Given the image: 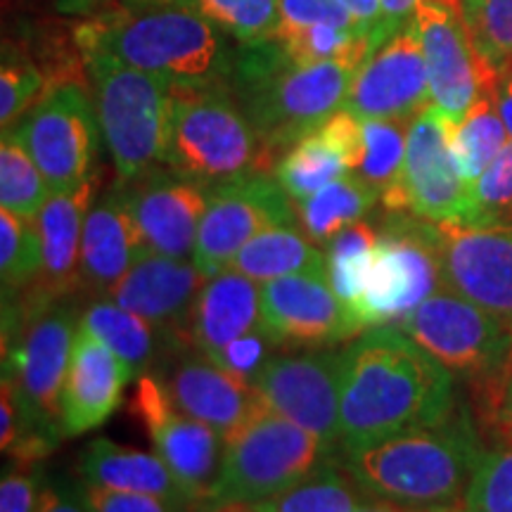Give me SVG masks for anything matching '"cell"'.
<instances>
[{
	"instance_id": "cell-50",
	"label": "cell",
	"mask_w": 512,
	"mask_h": 512,
	"mask_svg": "<svg viewBox=\"0 0 512 512\" xmlns=\"http://www.w3.org/2000/svg\"><path fill=\"white\" fill-rule=\"evenodd\" d=\"M496 427H498V432H501L503 437H508L512 444V361L508 368V377H505L503 401H501V411H498Z\"/></svg>"
},
{
	"instance_id": "cell-16",
	"label": "cell",
	"mask_w": 512,
	"mask_h": 512,
	"mask_svg": "<svg viewBox=\"0 0 512 512\" xmlns=\"http://www.w3.org/2000/svg\"><path fill=\"white\" fill-rule=\"evenodd\" d=\"M261 328L280 349H330L363 332L325 271L261 283Z\"/></svg>"
},
{
	"instance_id": "cell-38",
	"label": "cell",
	"mask_w": 512,
	"mask_h": 512,
	"mask_svg": "<svg viewBox=\"0 0 512 512\" xmlns=\"http://www.w3.org/2000/svg\"><path fill=\"white\" fill-rule=\"evenodd\" d=\"M413 119H363V157L356 174L380 197L399 181L406 162L408 131Z\"/></svg>"
},
{
	"instance_id": "cell-20",
	"label": "cell",
	"mask_w": 512,
	"mask_h": 512,
	"mask_svg": "<svg viewBox=\"0 0 512 512\" xmlns=\"http://www.w3.org/2000/svg\"><path fill=\"white\" fill-rule=\"evenodd\" d=\"M155 375L183 413L214 427L228 439L261 406L252 384L211 361L192 344H183L159 363Z\"/></svg>"
},
{
	"instance_id": "cell-4",
	"label": "cell",
	"mask_w": 512,
	"mask_h": 512,
	"mask_svg": "<svg viewBox=\"0 0 512 512\" xmlns=\"http://www.w3.org/2000/svg\"><path fill=\"white\" fill-rule=\"evenodd\" d=\"M363 62H294L275 43L247 48L235 62L228 86L259 133L268 155L280 152L344 110L351 81Z\"/></svg>"
},
{
	"instance_id": "cell-29",
	"label": "cell",
	"mask_w": 512,
	"mask_h": 512,
	"mask_svg": "<svg viewBox=\"0 0 512 512\" xmlns=\"http://www.w3.org/2000/svg\"><path fill=\"white\" fill-rule=\"evenodd\" d=\"M79 323L91 330L105 347H110L136 380L140 375L152 373L171 351L188 344L185 339L159 330L150 320L105 297L88 304Z\"/></svg>"
},
{
	"instance_id": "cell-25",
	"label": "cell",
	"mask_w": 512,
	"mask_h": 512,
	"mask_svg": "<svg viewBox=\"0 0 512 512\" xmlns=\"http://www.w3.org/2000/svg\"><path fill=\"white\" fill-rule=\"evenodd\" d=\"M150 252L133 219L124 185L102 192L88 211L81 238V290L107 297L114 285Z\"/></svg>"
},
{
	"instance_id": "cell-2",
	"label": "cell",
	"mask_w": 512,
	"mask_h": 512,
	"mask_svg": "<svg viewBox=\"0 0 512 512\" xmlns=\"http://www.w3.org/2000/svg\"><path fill=\"white\" fill-rule=\"evenodd\" d=\"M482 456L475 413L460 401L432 425L335 453L368 496L415 510L463 501Z\"/></svg>"
},
{
	"instance_id": "cell-5",
	"label": "cell",
	"mask_w": 512,
	"mask_h": 512,
	"mask_svg": "<svg viewBox=\"0 0 512 512\" xmlns=\"http://www.w3.org/2000/svg\"><path fill=\"white\" fill-rule=\"evenodd\" d=\"M164 166L204 188L249 174H268L278 162L235 100L228 83L171 86V121Z\"/></svg>"
},
{
	"instance_id": "cell-1",
	"label": "cell",
	"mask_w": 512,
	"mask_h": 512,
	"mask_svg": "<svg viewBox=\"0 0 512 512\" xmlns=\"http://www.w3.org/2000/svg\"><path fill=\"white\" fill-rule=\"evenodd\" d=\"M337 451L432 425L456 406L453 375L396 325L361 332L339 363Z\"/></svg>"
},
{
	"instance_id": "cell-34",
	"label": "cell",
	"mask_w": 512,
	"mask_h": 512,
	"mask_svg": "<svg viewBox=\"0 0 512 512\" xmlns=\"http://www.w3.org/2000/svg\"><path fill=\"white\" fill-rule=\"evenodd\" d=\"M377 240H380L377 223L361 219L332 235L323 247L325 261H328L325 273H328L332 290L349 306V311L363 292V283H366V273Z\"/></svg>"
},
{
	"instance_id": "cell-8",
	"label": "cell",
	"mask_w": 512,
	"mask_h": 512,
	"mask_svg": "<svg viewBox=\"0 0 512 512\" xmlns=\"http://www.w3.org/2000/svg\"><path fill=\"white\" fill-rule=\"evenodd\" d=\"M81 53L91 72L102 140L117 171V183H131L164 166L171 121L169 83L102 50Z\"/></svg>"
},
{
	"instance_id": "cell-27",
	"label": "cell",
	"mask_w": 512,
	"mask_h": 512,
	"mask_svg": "<svg viewBox=\"0 0 512 512\" xmlns=\"http://www.w3.org/2000/svg\"><path fill=\"white\" fill-rule=\"evenodd\" d=\"M261 325V285L226 268L207 280L192 304L185 337L204 356H216L230 342Z\"/></svg>"
},
{
	"instance_id": "cell-49",
	"label": "cell",
	"mask_w": 512,
	"mask_h": 512,
	"mask_svg": "<svg viewBox=\"0 0 512 512\" xmlns=\"http://www.w3.org/2000/svg\"><path fill=\"white\" fill-rule=\"evenodd\" d=\"M496 107L498 114H501L505 128H508L510 138H512V72L501 76L496 88Z\"/></svg>"
},
{
	"instance_id": "cell-52",
	"label": "cell",
	"mask_w": 512,
	"mask_h": 512,
	"mask_svg": "<svg viewBox=\"0 0 512 512\" xmlns=\"http://www.w3.org/2000/svg\"><path fill=\"white\" fill-rule=\"evenodd\" d=\"M202 512H261L259 503H249V501H226V503H216L204 508Z\"/></svg>"
},
{
	"instance_id": "cell-7",
	"label": "cell",
	"mask_w": 512,
	"mask_h": 512,
	"mask_svg": "<svg viewBox=\"0 0 512 512\" xmlns=\"http://www.w3.org/2000/svg\"><path fill=\"white\" fill-rule=\"evenodd\" d=\"M79 311L72 299L22 309L3 299V375L12 377L22 408V432L60 444L62 389L72 361Z\"/></svg>"
},
{
	"instance_id": "cell-23",
	"label": "cell",
	"mask_w": 512,
	"mask_h": 512,
	"mask_svg": "<svg viewBox=\"0 0 512 512\" xmlns=\"http://www.w3.org/2000/svg\"><path fill=\"white\" fill-rule=\"evenodd\" d=\"M207 280L209 275H204L192 259L183 261L147 252L105 299H112L114 304L150 320L159 330L188 342L185 330H188L192 304Z\"/></svg>"
},
{
	"instance_id": "cell-18",
	"label": "cell",
	"mask_w": 512,
	"mask_h": 512,
	"mask_svg": "<svg viewBox=\"0 0 512 512\" xmlns=\"http://www.w3.org/2000/svg\"><path fill=\"white\" fill-rule=\"evenodd\" d=\"M446 290L460 294L512 330V230L434 223Z\"/></svg>"
},
{
	"instance_id": "cell-19",
	"label": "cell",
	"mask_w": 512,
	"mask_h": 512,
	"mask_svg": "<svg viewBox=\"0 0 512 512\" xmlns=\"http://www.w3.org/2000/svg\"><path fill=\"white\" fill-rule=\"evenodd\" d=\"M430 105L425 55L411 22L358 67L344 110L358 119H415Z\"/></svg>"
},
{
	"instance_id": "cell-10",
	"label": "cell",
	"mask_w": 512,
	"mask_h": 512,
	"mask_svg": "<svg viewBox=\"0 0 512 512\" xmlns=\"http://www.w3.org/2000/svg\"><path fill=\"white\" fill-rule=\"evenodd\" d=\"M377 228L380 240L370 259L366 283L358 302L351 306L363 332L396 325L444 287L434 223L408 211H387Z\"/></svg>"
},
{
	"instance_id": "cell-26",
	"label": "cell",
	"mask_w": 512,
	"mask_h": 512,
	"mask_svg": "<svg viewBox=\"0 0 512 512\" xmlns=\"http://www.w3.org/2000/svg\"><path fill=\"white\" fill-rule=\"evenodd\" d=\"M363 157V119L339 110L316 131L294 143L275 166V178L294 204L356 171Z\"/></svg>"
},
{
	"instance_id": "cell-43",
	"label": "cell",
	"mask_w": 512,
	"mask_h": 512,
	"mask_svg": "<svg viewBox=\"0 0 512 512\" xmlns=\"http://www.w3.org/2000/svg\"><path fill=\"white\" fill-rule=\"evenodd\" d=\"M83 496L91 512H202L188 503L169 501L162 496L102 489L93 484H83Z\"/></svg>"
},
{
	"instance_id": "cell-45",
	"label": "cell",
	"mask_w": 512,
	"mask_h": 512,
	"mask_svg": "<svg viewBox=\"0 0 512 512\" xmlns=\"http://www.w3.org/2000/svg\"><path fill=\"white\" fill-rule=\"evenodd\" d=\"M41 489V477L34 465L12 463L0 482V512H34Z\"/></svg>"
},
{
	"instance_id": "cell-28",
	"label": "cell",
	"mask_w": 512,
	"mask_h": 512,
	"mask_svg": "<svg viewBox=\"0 0 512 512\" xmlns=\"http://www.w3.org/2000/svg\"><path fill=\"white\" fill-rule=\"evenodd\" d=\"M79 472L83 484L102 486L114 491H133V494L162 496L169 501L188 503L183 486L178 484L174 472L157 453L138 451L131 446H119L112 439H93L81 451ZM197 508V505H192ZM200 510V508H197Z\"/></svg>"
},
{
	"instance_id": "cell-55",
	"label": "cell",
	"mask_w": 512,
	"mask_h": 512,
	"mask_svg": "<svg viewBox=\"0 0 512 512\" xmlns=\"http://www.w3.org/2000/svg\"><path fill=\"white\" fill-rule=\"evenodd\" d=\"M425 512H465V503L458 501V503H451V505H439V508H430Z\"/></svg>"
},
{
	"instance_id": "cell-37",
	"label": "cell",
	"mask_w": 512,
	"mask_h": 512,
	"mask_svg": "<svg viewBox=\"0 0 512 512\" xmlns=\"http://www.w3.org/2000/svg\"><path fill=\"white\" fill-rule=\"evenodd\" d=\"M43 266V242L36 219L0 209V283L3 294H17L34 283Z\"/></svg>"
},
{
	"instance_id": "cell-36",
	"label": "cell",
	"mask_w": 512,
	"mask_h": 512,
	"mask_svg": "<svg viewBox=\"0 0 512 512\" xmlns=\"http://www.w3.org/2000/svg\"><path fill=\"white\" fill-rule=\"evenodd\" d=\"M235 38L245 48L268 43L280 22V0H169Z\"/></svg>"
},
{
	"instance_id": "cell-12",
	"label": "cell",
	"mask_w": 512,
	"mask_h": 512,
	"mask_svg": "<svg viewBox=\"0 0 512 512\" xmlns=\"http://www.w3.org/2000/svg\"><path fill=\"white\" fill-rule=\"evenodd\" d=\"M387 211H408L430 223H472V185L460 176L451 150V121L425 107L411 121L406 162L394 188L382 195Z\"/></svg>"
},
{
	"instance_id": "cell-21",
	"label": "cell",
	"mask_w": 512,
	"mask_h": 512,
	"mask_svg": "<svg viewBox=\"0 0 512 512\" xmlns=\"http://www.w3.org/2000/svg\"><path fill=\"white\" fill-rule=\"evenodd\" d=\"M98 171L81 188L53 192L36 223L43 242V266L27 290L3 294L24 309H38L62 299H72L81 290V238L83 223L98 195Z\"/></svg>"
},
{
	"instance_id": "cell-22",
	"label": "cell",
	"mask_w": 512,
	"mask_h": 512,
	"mask_svg": "<svg viewBox=\"0 0 512 512\" xmlns=\"http://www.w3.org/2000/svg\"><path fill=\"white\" fill-rule=\"evenodd\" d=\"M121 185L150 252L171 259H192L209 188L178 176L169 166H157L150 174Z\"/></svg>"
},
{
	"instance_id": "cell-9",
	"label": "cell",
	"mask_w": 512,
	"mask_h": 512,
	"mask_svg": "<svg viewBox=\"0 0 512 512\" xmlns=\"http://www.w3.org/2000/svg\"><path fill=\"white\" fill-rule=\"evenodd\" d=\"M332 451L316 434L275 413L264 401L226 439L211 503H261L283 494L316 470Z\"/></svg>"
},
{
	"instance_id": "cell-32",
	"label": "cell",
	"mask_w": 512,
	"mask_h": 512,
	"mask_svg": "<svg viewBox=\"0 0 512 512\" xmlns=\"http://www.w3.org/2000/svg\"><path fill=\"white\" fill-rule=\"evenodd\" d=\"M368 494L332 456L283 494L261 501V512H354Z\"/></svg>"
},
{
	"instance_id": "cell-6",
	"label": "cell",
	"mask_w": 512,
	"mask_h": 512,
	"mask_svg": "<svg viewBox=\"0 0 512 512\" xmlns=\"http://www.w3.org/2000/svg\"><path fill=\"white\" fill-rule=\"evenodd\" d=\"M453 377H465L475 392L472 411L494 425L501 411L512 361V330L503 320L441 287L396 323Z\"/></svg>"
},
{
	"instance_id": "cell-31",
	"label": "cell",
	"mask_w": 512,
	"mask_h": 512,
	"mask_svg": "<svg viewBox=\"0 0 512 512\" xmlns=\"http://www.w3.org/2000/svg\"><path fill=\"white\" fill-rule=\"evenodd\" d=\"M377 202H382L380 192L363 181L356 171H349L294 207H297V221L304 233L316 245L325 247V242L339 230L366 219Z\"/></svg>"
},
{
	"instance_id": "cell-47",
	"label": "cell",
	"mask_w": 512,
	"mask_h": 512,
	"mask_svg": "<svg viewBox=\"0 0 512 512\" xmlns=\"http://www.w3.org/2000/svg\"><path fill=\"white\" fill-rule=\"evenodd\" d=\"M337 3L344 5L356 17V22L361 24L363 31L373 38L375 50L387 41V36H384L382 0H337Z\"/></svg>"
},
{
	"instance_id": "cell-44",
	"label": "cell",
	"mask_w": 512,
	"mask_h": 512,
	"mask_svg": "<svg viewBox=\"0 0 512 512\" xmlns=\"http://www.w3.org/2000/svg\"><path fill=\"white\" fill-rule=\"evenodd\" d=\"M306 24H335L342 29L363 31L356 17L337 0H280V22L275 29L306 27Z\"/></svg>"
},
{
	"instance_id": "cell-42",
	"label": "cell",
	"mask_w": 512,
	"mask_h": 512,
	"mask_svg": "<svg viewBox=\"0 0 512 512\" xmlns=\"http://www.w3.org/2000/svg\"><path fill=\"white\" fill-rule=\"evenodd\" d=\"M278 349V344L259 325V328L238 337L235 342H230L228 347H223L219 354L211 356V361L219 363L221 368H226L228 373L240 377V380L252 384L254 377L259 375V370L278 354Z\"/></svg>"
},
{
	"instance_id": "cell-39",
	"label": "cell",
	"mask_w": 512,
	"mask_h": 512,
	"mask_svg": "<svg viewBox=\"0 0 512 512\" xmlns=\"http://www.w3.org/2000/svg\"><path fill=\"white\" fill-rule=\"evenodd\" d=\"M463 19L477 53L498 74L512 72V0H465Z\"/></svg>"
},
{
	"instance_id": "cell-24",
	"label": "cell",
	"mask_w": 512,
	"mask_h": 512,
	"mask_svg": "<svg viewBox=\"0 0 512 512\" xmlns=\"http://www.w3.org/2000/svg\"><path fill=\"white\" fill-rule=\"evenodd\" d=\"M136 380L110 347L79 323L62 389V434L79 437L117 411L126 384Z\"/></svg>"
},
{
	"instance_id": "cell-14",
	"label": "cell",
	"mask_w": 512,
	"mask_h": 512,
	"mask_svg": "<svg viewBox=\"0 0 512 512\" xmlns=\"http://www.w3.org/2000/svg\"><path fill=\"white\" fill-rule=\"evenodd\" d=\"M280 223L299 221L297 207L275 176L249 174L214 185L209 188L192 261L214 278L226 271L249 240Z\"/></svg>"
},
{
	"instance_id": "cell-13",
	"label": "cell",
	"mask_w": 512,
	"mask_h": 512,
	"mask_svg": "<svg viewBox=\"0 0 512 512\" xmlns=\"http://www.w3.org/2000/svg\"><path fill=\"white\" fill-rule=\"evenodd\" d=\"M128 413L143 427L152 451L174 472L192 505L209 508L221 475L226 439L214 427L183 413L155 373L138 377Z\"/></svg>"
},
{
	"instance_id": "cell-54",
	"label": "cell",
	"mask_w": 512,
	"mask_h": 512,
	"mask_svg": "<svg viewBox=\"0 0 512 512\" xmlns=\"http://www.w3.org/2000/svg\"><path fill=\"white\" fill-rule=\"evenodd\" d=\"M430 3H437V5H441V8L453 10V12H458V15H463L465 0H430Z\"/></svg>"
},
{
	"instance_id": "cell-48",
	"label": "cell",
	"mask_w": 512,
	"mask_h": 512,
	"mask_svg": "<svg viewBox=\"0 0 512 512\" xmlns=\"http://www.w3.org/2000/svg\"><path fill=\"white\" fill-rule=\"evenodd\" d=\"M418 3L420 0H382L384 36H387V41L396 34V31H401L406 24L413 22Z\"/></svg>"
},
{
	"instance_id": "cell-40",
	"label": "cell",
	"mask_w": 512,
	"mask_h": 512,
	"mask_svg": "<svg viewBox=\"0 0 512 512\" xmlns=\"http://www.w3.org/2000/svg\"><path fill=\"white\" fill-rule=\"evenodd\" d=\"M46 76L29 57L19 55L15 48L5 43L3 67H0V124H10L31 110L41 95L46 93Z\"/></svg>"
},
{
	"instance_id": "cell-53",
	"label": "cell",
	"mask_w": 512,
	"mask_h": 512,
	"mask_svg": "<svg viewBox=\"0 0 512 512\" xmlns=\"http://www.w3.org/2000/svg\"><path fill=\"white\" fill-rule=\"evenodd\" d=\"M107 3V0H67V8L69 10H88L93 8V5H102Z\"/></svg>"
},
{
	"instance_id": "cell-11",
	"label": "cell",
	"mask_w": 512,
	"mask_h": 512,
	"mask_svg": "<svg viewBox=\"0 0 512 512\" xmlns=\"http://www.w3.org/2000/svg\"><path fill=\"white\" fill-rule=\"evenodd\" d=\"M15 133L36 159L50 192H72L95 174L102 131L93 95L81 81L50 86Z\"/></svg>"
},
{
	"instance_id": "cell-30",
	"label": "cell",
	"mask_w": 512,
	"mask_h": 512,
	"mask_svg": "<svg viewBox=\"0 0 512 512\" xmlns=\"http://www.w3.org/2000/svg\"><path fill=\"white\" fill-rule=\"evenodd\" d=\"M325 266V249H320L299 223H280L249 240L228 268H235L256 283H268L292 273L325 271Z\"/></svg>"
},
{
	"instance_id": "cell-33",
	"label": "cell",
	"mask_w": 512,
	"mask_h": 512,
	"mask_svg": "<svg viewBox=\"0 0 512 512\" xmlns=\"http://www.w3.org/2000/svg\"><path fill=\"white\" fill-rule=\"evenodd\" d=\"M510 133L496 107V95H482L460 121H451V150L460 176L475 183L508 145Z\"/></svg>"
},
{
	"instance_id": "cell-51",
	"label": "cell",
	"mask_w": 512,
	"mask_h": 512,
	"mask_svg": "<svg viewBox=\"0 0 512 512\" xmlns=\"http://www.w3.org/2000/svg\"><path fill=\"white\" fill-rule=\"evenodd\" d=\"M354 512H425V510H415V508H408V505H401V503H394V501H387V498H375V496H368L366 501Z\"/></svg>"
},
{
	"instance_id": "cell-3",
	"label": "cell",
	"mask_w": 512,
	"mask_h": 512,
	"mask_svg": "<svg viewBox=\"0 0 512 512\" xmlns=\"http://www.w3.org/2000/svg\"><path fill=\"white\" fill-rule=\"evenodd\" d=\"M76 43L155 74L169 86L228 83L235 67L226 34L169 0L110 5L76 29Z\"/></svg>"
},
{
	"instance_id": "cell-15",
	"label": "cell",
	"mask_w": 512,
	"mask_h": 512,
	"mask_svg": "<svg viewBox=\"0 0 512 512\" xmlns=\"http://www.w3.org/2000/svg\"><path fill=\"white\" fill-rule=\"evenodd\" d=\"M339 363L342 351L294 349V354H275L252 382L268 408L316 434L332 456L342 441Z\"/></svg>"
},
{
	"instance_id": "cell-41",
	"label": "cell",
	"mask_w": 512,
	"mask_h": 512,
	"mask_svg": "<svg viewBox=\"0 0 512 512\" xmlns=\"http://www.w3.org/2000/svg\"><path fill=\"white\" fill-rule=\"evenodd\" d=\"M463 503L465 512H512V444L484 451Z\"/></svg>"
},
{
	"instance_id": "cell-35",
	"label": "cell",
	"mask_w": 512,
	"mask_h": 512,
	"mask_svg": "<svg viewBox=\"0 0 512 512\" xmlns=\"http://www.w3.org/2000/svg\"><path fill=\"white\" fill-rule=\"evenodd\" d=\"M50 185L29 155L15 128H3L0 140V204L24 219H36L50 200Z\"/></svg>"
},
{
	"instance_id": "cell-17",
	"label": "cell",
	"mask_w": 512,
	"mask_h": 512,
	"mask_svg": "<svg viewBox=\"0 0 512 512\" xmlns=\"http://www.w3.org/2000/svg\"><path fill=\"white\" fill-rule=\"evenodd\" d=\"M427 64L430 100L448 121H460L482 95H496L498 74L479 57L458 12L420 0L413 15Z\"/></svg>"
},
{
	"instance_id": "cell-46",
	"label": "cell",
	"mask_w": 512,
	"mask_h": 512,
	"mask_svg": "<svg viewBox=\"0 0 512 512\" xmlns=\"http://www.w3.org/2000/svg\"><path fill=\"white\" fill-rule=\"evenodd\" d=\"M34 512H91L83 486L48 484L41 489Z\"/></svg>"
}]
</instances>
